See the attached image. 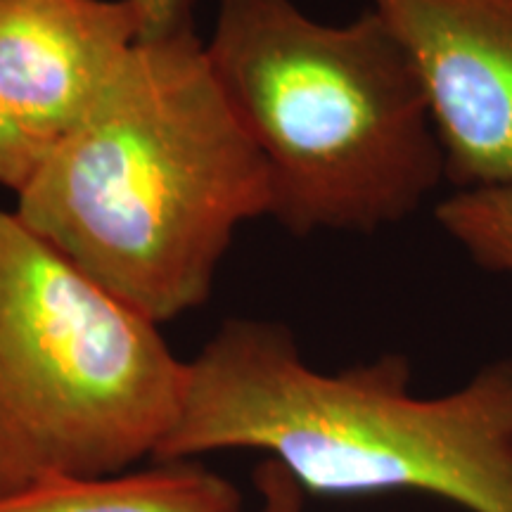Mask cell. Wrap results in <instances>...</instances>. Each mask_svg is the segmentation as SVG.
<instances>
[{
    "instance_id": "6da1fadb",
    "label": "cell",
    "mask_w": 512,
    "mask_h": 512,
    "mask_svg": "<svg viewBox=\"0 0 512 512\" xmlns=\"http://www.w3.org/2000/svg\"><path fill=\"white\" fill-rule=\"evenodd\" d=\"M15 214L157 325L207 302L235 230L271 216V178L195 27L140 38Z\"/></svg>"
},
{
    "instance_id": "7a4b0ae2",
    "label": "cell",
    "mask_w": 512,
    "mask_h": 512,
    "mask_svg": "<svg viewBox=\"0 0 512 512\" xmlns=\"http://www.w3.org/2000/svg\"><path fill=\"white\" fill-rule=\"evenodd\" d=\"M228 448L266 453L306 494L512 512V358L456 392L415 396L403 356L320 373L285 325L230 318L188 361L181 415L155 460Z\"/></svg>"
},
{
    "instance_id": "3957f363",
    "label": "cell",
    "mask_w": 512,
    "mask_h": 512,
    "mask_svg": "<svg viewBox=\"0 0 512 512\" xmlns=\"http://www.w3.org/2000/svg\"><path fill=\"white\" fill-rule=\"evenodd\" d=\"M204 48L297 238L394 226L446 178L413 64L370 8L325 24L294 0H219Z\"/></svg>"
},
{
    "instance_id": "277c9868",
    "label": "cell",
    "mask_w": 512,
    "mask_h": 512,
    "mask_svg": "<svg viewBox=\"0 0 512 512\" xmlns=\"http://www.w3.org/2000/svg\"><path fill=\"white\" fill-rule=\"evenodd\" d=\"M185 384L155 320L0 211V498L155 458Z\"/></svg>"
},
{
    "instance_id": "5b68a950",
    "label": "cell",
    "mask_w": 512,
    "mask_h": 512,
    "mask_svg": "<svg viewBox=\"0 0 512 512\" xmlns=\"http://www.w3.org/2000/svg\"><path fill=\"white\" fill-rule=\"evenodd\" d=\"M411 60L456 190L512 183V0H368Z\"/></svg>"
},
{
    "instance_id": "8992f818",
    "label": "cell",
    "mask_w": 512,
    "mask_h": 512,
    "mask_svg": "<svg viewBox=\"0 0 512 512\" xmlns=\"http://www.w3.org/2000/svg\"><path fill=\"white\" fill-rule=\"evenodd\" d=\"M140 38L128 0H0V107L46 155Z\"/></svg>"
},
{
    "instance_id": "52a82bcc",
    "label": "cell",
    "mask_w": 512,
    "mask_h": 512,
    "mask_svg": "<svg viewBox=\"0 0 512 512\" xmlns=\"http://www.w3.org/2000/svg\"><path fill=\"white\" fill-rule=\"evenodd\" d=\"M0 512H242L228 479L195 460L102 477H60L0 498Z\"/></svg>"
},
{
    "instance_id": "ba28073f",
    "label": "cell",
    "mask_w": 512,
    "mask_h": 512,
    "mask_svg": "<svg viewBox=\"0 0 512 512\" xmlns=\"http://www.w3.org/2000/svg\"><path fill=\"white\" fill-rule=\"evenodd\" d=\"M437 221L477 266L512 275V183L456 190Z\"/></svg>"
},
{
    "instance_id": "9c48e42d",
    "label": "cell",
    "mask_w": 512,
    "mask_h": 512,
    "mask_svg": "<svg viewBox=\"0 0 512 512\" xmlns=\"http://www.w3.org/2000/svg\"><path fill=\"white\" fill-rule=\"evenodd\" d=\"M46 157L0 107V188L17 195L27 185L36 166Z\"/></svg>"
},
{
    "instance_id": "30bf717a",
    "label": "cell",
    "mask_w": 512,
    "mask_h": 512,
    "mask_svg": "<svg viewBox=\"0 0 512 512\" xmlns=\"http://www.w3.org/2000/svg\"><path fill=\"white\" fill-rule=\"evenodd\" d=\"M254 489L259 494L256 512H306V491L275 460H261L254 470Z\"/></svg>"
},
{
    "instance_id": "8fae6325",
    "label": "cell",
    "mask_w": 512,
    "mask_h": 512,
    "mask_svg": "<svg viewBox=\"0 0 512 512\" xmlns=\"http://www.w3.org/2000/svg\"><path fill=\"white\" fill-rule=\"evenodd\" d=\"M143 19V38H164L195 27V0H128Z\"/></svg>"
}]
</instances>
